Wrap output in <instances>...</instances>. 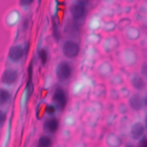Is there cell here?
Segmentation results:
<instances>
[{
    "label": "cell",
    "mask_w": 147,
    "mask_h": 147,
    "mask_svg": "<svg viewBox=\"0 0 147 147\" xmlns=\"http://www.w3.org/2000/svg\"><path fill=\"white\" fill-rule=\"evenodd\" d=\"M142 121L144 122L146 133L147 134V111L144 110V113L142 115Z\"/></svg>",
    "instance_id": "ee69618b"
},
{
    "label": "cell",
    "mask_w": 147,
    "mask_h": 147,
    "mask_svg": "<svg viewBox=\"0 0 147 147\" xmlns=\"http://www.w3.org/2000/svg\"><path fill=\"white\" fill-rule=\"evenodd\" d=\"M56 111V107L53 105H49L47 106L46 113L49 115H53Z\"/></svg>",
    "instance_id": "74e56055"
},
{
    "label": "cell",
    "mask_w": 147,
    "mask_h": 147,
    "mask_svg": "<svg viewBox=\"0 0 147 147\" xmlns=\"http://www.w3.org/2000/svg\"><path fill=\"white\" fill-rule=\"evenodd\" d=\"M39 57H40V59L41 63L43 64H45L47 63V59H48V54H47V52L46 51V50L43 49L40 51Z\"/></svg>",
    "instance_id": "d590c367"
},
{
    "label": "cell",
    "mask_w": 147,
    "mask_h": 147,
    "mask_svg": "<svg viewBox=\"0 0 147 147\" xmlns=\"http://www.w3.org/2000/svg\"><path fill=\"white\" fill-rule=\"evenodd\" d=\"M136 10L143 15H147V0H141L136 5Z\"/></svg>",
    "instance_id": "4dcf8cb0"
},
{
    "label": "cell",
    "mask_w": 147,
    "mask_h": 147,
    "mask_svg": "<svg viewBox=\"0 0 147 147\" xmlns=\"http://www.w3.org/2000/svg\"><path fill=\"white\" fill-rule=\"evenodd\" d=\"M138 25L144 32H147V15H144Z\"/></svg>",
    "instance_id": "8d00e7d4"
},
{
    "label": "cell",
    "mask_w": 147,
    "mask_h": 147,
    "mask_svg": "<svg viewBox=\"0 0 147 147\" xmlns=\"http://www.w3.org/2000/svg\"><path fill=\"white\" fill-rule=\"evenodd\" d=\"M72 147H87V144L83 141H78L73 144Z\"/></svg>",
    "instance_id": "7bdbcfd3"
},
{
    "label": "cell",
    "mask_w": 147,
    "mask_h": 147,
    "mask_svg": "<svg viewBox=\"0 0 147 147\" xmlns=\"http://www.w3.org/2000/svg\"><path fill=\"white\" fill-rule=\"evenodd\" d=\"M115 111L119 116L125 115H131L126 100H121V101L115 103Z\"/></svg>",
    "instance_id": "603a6c76"
},
{
    "label": "cell",
    "mask_w": 147,
    "mask_h": 147,
    "mask_svg": "<svg viewBox=\"0 0 147 147\" xmlns=\"http://www.w3.org/2000/svg\"><path fill=\"white\" fill-rule=\"evenodd\" d=\"M10 99V92L4 88H0V106L6 105L9 101Z\"/></svg>",
    "instance_id": "83f0119b"
},
{
    "label": "cell",
    "mask_w": 147,
    "mask_h": 147,
    "mask_svg": "<svg viewBox=\"0 0 147 147\" xmlns=\"http://www.w3.org/2000/svg\"><path fill=\"white\" fill-rule=\"evenodd\" d=\"M115 103L110 100H106L105 103V113L109 114L115 112Z\"/></svg>",
    "instance_id": "1f68e13d"
},
{
    "label": "cell",
    "mask_w": 147,
    "mask_h": 147,
    "mask_svg": "<svg viewBox=\"0 0 147 147\" xmlns=\"http://www.w3.org/2000/svg\"><path fill=\"white\" fill-rule=\"evenodd\" d=\"M59 121L56 117H51L47 119L43 123L44 130L49 134L56 133L59 128Z\"/></svg>",
    "instance_id": "9a60e30c"
},
{
    "label": "cell",
    "mask_w": 147,
    "mask_h": 147,
    "mask_svg": "<svg viewBox=\"0 0 147 147\" xmlns=\"http://www.w3.org/2000/svg\"><path fill=\"white\" fill-rule=\"evenodd\" d=\"M137 45L140 48L147 47V32H144L143 36Z\"/></svg>",
    "instance_id": "e575fe53"
},
{
    "label": "cell",
    "mask_w": 147,
    "mask_h": 147,
    "mask_svg": "<svg viewBox=\"0 0 147 147\" xmlns=\"http://www.w3.org/2000/svg\"><path fill=\"white\" fill-rule=\"evenodd\" d=\"M102 24L100 18L98 16L95 15L91 18L89 22L88 27L92 30H98L102 28Z\"/></svg>",
    "instance_id": "4316f807"
},
{
    "label": "cell",
    "mask_w": 147,
    "mask_h": 147,
    "mask_svg": "<svg viewBox=\"0 0 147 147\" xmlns=\"http://www.w3.org/2000/svg\"><path fill=\"white\" fill-rule=\"evenodd\" d=\"M122 100H127L133 91L127 83L125 84L118 88Z\"/></svg>",
    "instance_id": "d4e9b609"
},
{
    "label": "cell",
    "mask_w": 147,
    "mask_h": 147,
    "mask_svg": "<svg viewBox=\"0 0 147 147\" xmlns=\"http://www.w3.org/2000/svg\"><path fill=\"white\" fill-rule=\"evenodd\" d=\"M55 147H67V146L64 144H58L56 145Z\"/></svg>",
    "instance_id": "816d5d0a"
},
{
    "label": "cell",
    "mask_w": 147,
    "mask_h": 147,
    "mask_svg": "<svg viewBox=\"0 0 147 147\" xmlns=\"http://www.w3.org/2000/svg\"><path fill=\"white\" fill-rule=\"evenodd\" d=\"M122 147H137L136 144L127 140L126 141L125 144Z\"/></svg>",
    "instance_id": "681fc988"
},
{
    "label": "cell",
    "mask_w": 147,
    "mask_h": 147,
    "mask_svg": "<svg viewBox=\"0 0 147 147\" xmlns=\"http://www.w3.org/2000/svg\"><path fill=\"white\" fill-rule=\"evenodd\" d=\"M52 100L60 110H63L67 104V97L64 90L61 87L55 89L52 95Z\"/></svg>",
    "instance_id": "7c38bea8"
},
{
    "label": "cell",
    "mask_w": 147,
    "mask_h": 147,
    "mask_svg": "<svg viewBox=\"0 0 147 147\" xmlns=\"http://www.w3.org/2000/svg\"><path fill=\"white\" fill-rule=\"evenodd\" d=\"M137 147H147V134L137 143Z\"/></svg>",
    "instance_id": "f35d334b"
},
{
    "label": "cell",
    "mask_w": 147,
    "mask_h": 147,
    "mask_svg": "<svg viewBox=\"0 0 147 147\" xmlns=\"http://www.w3.org/2000/svg\"><path fill=\"white\" fill-rule=\"evenodd\" d=\"M126 102L132 115L134 117H142L144 111L142 105V93L133 91Z\"/></svg>",
    "instance_id": "52a82bcc"
},
{
    "label": "cell",
    "mask_w": 147,
    "mask_h": 147,
    "mask_svg": "<svg viewBox=\"0 0 147 147\" xmlns=\"http://www.w3.org/2000/svg\"><path fill=\"white\" fill-rule=\"evenodd\" d=\"M33 0H20V4L22 6H26L30 5Z\"/></svg>",
    "instance_id": "c3c4849f"
},
{
    "label": "cell",
    "mask_w": 147,
    "mask_h": 147,
    "mask_svg": "<svg viewBox=\"0 0 147 147\" xmlns=\"http://www.w3.org/2000/svg\"><path fill=\"white\" fill-rule=\"evenodd\" d=\"M98 147H106V146H103V145H100Z\"/></svg>",
    "instance_id": "f5cc1de1"
},
{
    "label": "cell",
    "mask_w": 147,
    "mask_h": 147,
    "mask_svg": "<svg viewBox=\"0 0 147 147\" xmlns=\"http://www.w3.org/2000/svg\"><path fill=\"white\" fill-rule=\"evenodd\" d=\"M18 78V74L16 70L7 69L5 70L1 76V81L5 84H11L14 83Z\"/></svg>",
    "instance_id": "e0dca14e"
},
{
    "label": "cell",
    "mask_w": 147,
    "mask_h": 147,
    "mask_svg": "<svg viewBox=\"0 0 147 147\" xmlns=\"http://www.w3.org/2000/svg\"><path fill=\"white\" fill-rule=\"evenodd\" d=\"M102 32L104 34H110L117 32V19L105 20L102 26Z\"/></svg>",
    "instance_id": "ac0fdd59"
},
{
    "label": "cell",
    "mask_w": 147,
    "mask_h": 147,
    "mask_svg": "<svg viewBox=\"0 0 147 147\" xmlns=\"http://www.w3.org/2000/svg\"><path fill=\"white\" fill-rule=\"evenodd\" d=\"M6 119V115L5 113L0 110V127L2 126V125H3V123H5V121Z\"/></svg>",
    "instance_id": "b9f144b4"
},
{
    "label": "cell",
    "mask_w": 147,
    "mask_h": 147,
    "mask_svg": "<svg viewBox=\"0 0 147 147\" xmlns=\"http://www.w3.org/2000/svg\"><path fill=\"white\" fill-rule=\"evenodd\" d=\"M117 68H123L128 72L137 70L142 58L137 44H125L111 55Z\"/></svg>",
    "instance_id": "6da1fadb"
},
{
    "label": "cell",
    "mask_w": 147,
    "mask_h": 147,
    "mask_svg": "<svg viewBox=\"0 0 147 147\" xmlns=\"http://www.w3.org/2000/svg\"><path fill=\"white\" fill-rule=\"evenodd\" d=\"M24 55V50L20 45H14L11 47L8 53V56L13 61L20 60Z\"/></svg>",
    "instance_id": "ffe728a7"
},
{
    "label": "cell",
    "mask_w": 147,
    "mask_h": 147,
    "mask_svg": "<svg viewBox=\"0 0 147 147\" xmlns=\"http://www.w3.org/2000/svg\"><path fill=\"white\" fill-rule=\"evenodd\" d=\"M142 99L144 109L147 111V90L142 93Z\"/></svg>",
    "instance_id": "ab89813d"
},
{
    "label": "cell",
    "mask_w": 147,
    "mask_h": 147,
    "mask_svg": "<svg viewBox=\"0 0 147 147\" xmlns=\"http://www.w3.org/2000/svg\"><path fill=\"white\" fill-rule=\"evenodd\" d=\"M142 60H147V47L140 48Z\"/></svg>",
    "instance_id": "60d3db41"
},
{
    "label": "cell",
    "mask_w": 147,
    "mask_h": 147,
    "mask_svg": "<svg viewBox=\"0 0 147 147\" xmlns=\"http://www.w3.org/2000/svg\"><path fill=\"white\" fill-rule=\"evenodd\" d=\"M53 36L55 38V39L58 40L59 38V34L58 33L57 27L55 22H53Z\"/></svg>",
    "instance_id": "f6af8a7d"
},
{
    "label": "cell",
    "mask_w": 147,
    "mask_h": 147,
    "mask_svg": "<svg viewBox=\"0 0 147 147\" xmlns=\"http://www.w3.org/2000/svg\"><path fill=\"white\" fill-rule=\"evenodd\" d=\"M119 115L115 111L106 114L103 121V125L109 130H113Z\"/></svg>",
    "instance_id": "d6986e66"
},
{
    "label": "cell",
    "mask_w": 147,
    "mask_h": 147,
    "mask_svg": "<svg viewBox=\"0 0 147 147\" xmlns=\"http://www.w3.org/2000/svg\"><path fill=\"white\" fill-rule=\"evenodd\" d=\"M133 24L131 17L122 16L117 19V32L121 33L127 27Z\"/></svg>",
    "instance_id": "44dd1931"
},
{
    "label": "cell",
    "mask_w": 147,
    "mask_h": 147,
    "mask_svg": "<svg viewBox=\"0 0 147 147\" xmlns=\"http://www.w3.org/2000/svg\"><path fill=\"white\" fill-rule=\"evenodd\" d=\"M127 83L133 91L142 93L147 90V82L137 70L129 72L127 75Z\"/></svg>",
    "instance_id": "8992f818"
},
{
    "label": "cell",
    "mask_w": 147,
    "mask_h": 147,
    "mask_svg": "<svg viewBox=\"0 0 147 147\" xmlns=\"http://www.w3.org/2000/svg\"><path fill=\"white\" fill-rule=\"evenodd\" d=\"M140 1H141V0H140Z\"/></svg>",
    "instance_id": "db71d44e"
},
{
    "label": "cell",
    "mask_w": 147,
    "mask_h": 147,
    "mask_svg": "<svg viewBox=\"0 0 147 147\" xmlns=\"http://www.w3.org/2000/svg\"><path fill=\"white\" fill-rule=\"evenodd\" d=\"M53 140L51 137L46 135L41 136L37 141V147H52Z\"/></svg>",
    "instance_id": "484cf974"
},
{
    "label": "cell",
    "mask_w": 147,
    "mask_h": 147,
    "mask_svg": "<svg viewBox=\"0 0 147 147\" xmlns=\"http://www.w3.org/2000/svg\"><path fill=\"white\" fill-rule=\"evenodd\" d=\"M71 14L74 21H82L86 16V5L78 2L73 5L71 7Z\"/></svg>",
    "instance_id": "5bb4252c"
},
{
    "label": "cell",
    "mask_w": 147,
    "mask_h": 147,
    "mask_svg": "<svg viewBox=\"0 0 147 147\" xmlns=\"http://www.w3.org/2000/svg\"><path fill=\"white\" fill-rule=\"evenodd\" d=\"M62 50L66 57L74 58L78 55L80 52V47L76 42L72 40H67L64 43Z\"/></svg>",
    "instance_id": "4fadbf2b"
},
{
    "label": "cell",
    "mask_w": 147,
    "mask_h": 147,
    "mask_svg": "<svg viewBox=\"0 0 147 147\" xmlns=\"http://www.w3.org/2000/svg\"><path fill=\"white\" fill-rule=\"evenodd\" d=\"M134 118L132 115L119 116L113 129V130L117 132L126 141L128 140L129 126Z\"/></svg>",
    "instance_id": "ba28073f"
},
{
    "label": "cell",
    "mask_w": 147,
    "mask_h": 147,
    "mask_svg": "<svg viewBox=\"0 0 147 147\" xmlns=\"http://www.w3.org/2000/svg\"><path fill=\"white\" fill-rule=\"evenodd\" d=\"M144 31L136 24L127 27L121 34L125 44H138L141 39Z\"/></svg>",
    "instance_id": "5b68a950"
},
{
    "label": "cell",
    "mask_w": 147,
    "mask_h": 147,
    "mask_svg": "<svg viewBox=\"0 0 147 147\" xmlns=\"http://www.w3.org/2000/svg\"><path fill=\"white\" fill-rule=\"evenodd\" d=\"M71 74L72 68L68 62L63 61L58 64L56 68V76L60 82H64L67 80L71 77Z\"/></svg>",
    "instance_id": "8fae6325"
},
{
    "label": "cell",
    "mask_w": 147,
    "mask_h": 147,
    "mask_svg": "<svg viewBox=\"0 0 147 147\" xmlns=\"http://www.w3.org/2000/svg\"><path fill=\"white\" fill-rule=\"evenodd\" d=\"M126 141L117 132L113 130L107 131L103 139V144L106 147H122Z\"/></svg>",
    "instance_id": "9c48e42d"
},
{
    "label": "cell",
    "mask_w": 147,
    "mask_h": 147,
    "mask_svg": "<svg viewBox=\"0 0 147 147\" xmlns=\"http://www.w3.org/2000/svg\"><path fill=\"white\" fill-rule=\"evenodd\" d=\"M124 44L121 34L117 32L103 37L100 45L101 51L105 55L110 56Z\"/></svg>",
    "instance_id": "7a4b0ae2"
},
{
    "label": "cell",
    "mask_w": 147,
    "mask_h": 147,
    "mask_svg": "<svg viewBox=\"0 0 147 147\" xmlns=\"http://www.w3.org/2000/svg\"><path fill=\"white\" fill-rule=\"evenodd\" d=\"M76 118L72 115H67L63 120V123L64 125L66 126H73L76 123Z\"/></svg>",
    "instance_id": "d6a6232c"
},
{
    "label": "cell",
    "mask_w": 147,
    "mask_h": 147,
    "mask_svg": "<svg viewBox=\"0 0 147 147\" xmlns=\"http://www.w3.org/2000/svg\"><path fill=\"white\" fill-rule=\"evenodd\" d=\"M76 2L78 3H82V4H83V5H86L87 4L90 0H76Z\"/></svg>",
    "instance_id": "f907efd6"
},
{
    "label": "cell",
    "mask_w": 147,
    "mask_h": 147,
    "mask_svg": "<svg viewBox=\"0 0 147 147\" xmlns=\"http://www.w3.org/2000/svg\"><path fill=\"white\" fill-rule=\"evenodd\" d=\"M117 70L111 56L102 59L96 66L97 76L102 80H107Z\"/></svg>",
    "instance_id": "277c9868"
},
{
    "label": "cell",
    "mask_w": 147,
    "mask_h": 147,
    "mask_svg": "<svg viewBox=\"0 0 147 147\" xmlns=\"http://www.w3.org/2000/svg\"><path fill=\"white\" fill-rule=\"evenodd\" d=\"M145 135L146 131L142 117H134L129 126L128 140L137 144Z\"/></svg>",
    "instance_id": "3957f363"
},
{
    "label": "cell",
    "mask_w": 147,
    "mask_h": 147,
    "mask_svg": "<svg viewBox=\"0 0 147 147\" xmlns=\"http://www.w3.org/2000/svg\"><path fill=\"white\" fill-rule=\"evenodd\" d=\"M99 14L104 21L111 19H116L114 8L113 7L103 5L100 8Z\"/></svg>",
    "instance_id": "7402d4cb"
},
{
    "label": "cell",
    "mask_w": 147,
    "mask_h": 147,
    "mask_svg": "<svg viewBox=\"0 0 147 147\" xmlns=\"http://www.w3.org/2000/svg\"><path fill=\"white\" fill-rule=\"evenodd\" d=\"M107 100L115 103H117L122 100L118 88L108 87Z\"/></svg>",
    "instance_id": "cb8c5ba5"
},
{
    "label": "cell",
    "mask_w": 147,
    "mask_h": 147,
    "mask_svg": "<svg viewBox=\"0 0 147 147\" xmlns=\"http://www.w3.org/2000/svg\"><path fill=\"white\" fill-rule=\"evenodd\" d=\"M122 14L123 16H129L131 17L134 11L136 10V5H127L122 3Z\"/></svg>",
    "instance_id": "f1b7e54d"
},
{
    "label": "cell",
    "mask_w": 147,
    "mask_h": 147,
    "mask_svg": "<svg viewBox=\"0 0 147 147\" xmlns=\"http://www.w3.org/2000/svg\"><path fill=\"white\" fill-rule=\"evenodd\" d=\"M139 74L147 82V60H142L137 68Z\"/></svg>",
    "instance_id": "f546056e"
},
{
    "label": "cell",
    "mask_w": 147,
    "mask_h": 147,
    "mask_svg": "<svg viewBox=\"0 0 147 147\" xmlns=\"http://www.w3.org/2000/svg\"><path fill=\"white\" fill-rule=\"evenodd\" d=\"M128 71L123 68H118L115 73L107 80L108 87L118 88L127 83V75Z\"/></svg>",
    "instance_id": "30bf717a"
},
{
    "label": "cell",
    "mask_w": 147,
    "mask_h": 147,
    "mask_svg": "<svg viewBox=\"0 0 147 147\" xmlns=\"http://www.w3.org/2000/svg\"><path fill=\"white\" fill-rule=\"evenodd\" d=\"M61 136L63 138H64V139L69 138V137L71 136V133L68 130H64L61 131Z\"/></svg>",
    "instance_id": "bcb514c9"
},
{
    "label": "cell",
    "mask_w": 147,
    "mask_h": 147,
    "mask_svg": "<svg viewBox=\"0 0 147 147\" xmlns=\"http://www.w3.org/2000/svg\"><path fill=\"white\" fill-rule=\"evenodd\" d=\"M107 92L108 89L107 85L101 83L95 86L92 94L96 99L106 101L107 98Z\"/></svg>",
    "instance_id": "2e32d148"
},
{
    "label": "cell",
    "mask_w": 147,
    "mask_h": 147,
    "mask_svg": "<svg viewBox=\"0 0 147 147\" xmlns=\"http://www.w3.org/2000/svg\"><path fill=\"white\" fill-rule=\"evenodd\" d=\"M140 0H122V3L127 5H136Z\"/></svg>",
    "instance_id": "7dc6e473"
},
{
    "label": "cell",
    "mask_w": 147,
    "mask_h": 147,
    "mask_svg": "<svg viewBox=\"0 0 147 147\" xmlns=\"http://www.w3.org/2000/svg\"><path fill=\"white\" fill-rule=\"evenodd\" d=\"M103 5L114 7L116 5L122 2V0H102Z\"/></svg>",
    "instance_id": "836d02e7"
}]
</instances>
